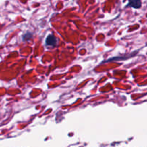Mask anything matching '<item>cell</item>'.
Returning <instances> with one entry per match:
<instances>
[{
	"instance_id": "cell-1",
	"label": "cell",
	"mask_w": 147,
	"mask_h": 147,
	"mask_svg": "<svg viewBox=\"0 0 147 147\" xmlns=\"http://www.w3.org/2000/svg\"><path fill=\"white\" fill-rule=\"evenodd\" d=\"M133 7L135 9H139L142 7V1L141 0H130L126 5V7Z\"/></svg>"
},
{
	"instance_id": "cell-2",
	"label": "cell",
	"mask_w": 147,
	"mask_h": 147,
	"mask_svg": "<svg viewBox=\"0 0 147 147\" xmlns=\"http://www.w3.org/2000/svg\"><path fill=\"white\" fill-rule=\"evenodd\" d=\"M45 42L46 45L48 46H55L56 45V42H57V40H56V38L55 37L54 35L50 34V35L47 36Z\"/></svg>"
}]
</instances>
